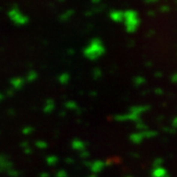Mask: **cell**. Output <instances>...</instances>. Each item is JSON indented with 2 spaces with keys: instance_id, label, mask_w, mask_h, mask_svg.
<instances>
[{
  "instance_id": "15",
  "label": "cell",
  "mask_w": 177,
  "mask_h": 177,
  "mask_svg": "<svg viewBox=\"0 0 177 177\" xmlns=\"http://www.w3.org/2000/svg\"><path fill=\"white\" fill-rule=\"evenodd\" d=\"M127 177H131V176H127Z\"/></svg>"
},
{
  "instance_id": "3",
  "label": "cell",
  "mask_w": 177,
  "mask_h": 177,
  "mask_svg": "<svg viewBox=\"0 0 177 177\" xmlns=\"http://www.w3.org/2000/svg\"><path fill=\"white\" fill-rule=\"evenodd\" d=\"M72 147L74 150H77V151H86V144L84 143L83 141H80V140H74L72 142Z\"/></svg>"
},
{
  "instance_id": "5",
  "label": "cell",
  "mask_w": 177,
  "mask_h": 177,
  "mask_svg": "<svg viewBox=\"0 0 177 177\" xmlns=\"http://www.w3.org/2000/svg\"><path fill=\"white\" fill-rule=\"evenodd\" d=\"M148 107H146V106H133L132 108L130 109V112L133 113V114H136L139 116L141 113H143L146 111V109Z\"/></svg>"
},
{
  "instance_id": "7",
  "label": "cell",
  "mask_w": 177,
  "mask_h": 177,
  "mask_svg": "<svg viewBox=\"0 0 177 177\" xmlns=\"http://www.w3.org/2000/svg\"><path fill=\"white\" fill-rule=\"evenodd\" d=\"M46 162L49 165H55L58 162V158L54 157V155H49V157L46 158Z\"/></svg>"
},
{
  "instance_id": "4",
  "label": "cell",
  "mask_w": 177,
  "mask_h": 177,
  "mask_svg": "<svg viewBox=\"0 0 177 177\" xmlns=\"http://www.w3.org/2000/svg\"><path fill=\"white\" fill-rule=\"evenodd\" d=\"M145 139V136L143 132L141 133H134L132 134V135L130 136V140L133 142V143L135 144H138V143H141L142 141H143Z\"/></svg>"
},
{
  "instance_id": "12",
  "label": "cell",
  "mask_w": 177,
  "mask_h": 177,
  "mask_svg": "<svg viewBox=\"0 0 177 177\" xmlns=\"http://www.w3.org/2000/svg\"><path fill=\"white\" fill-rule=\"evenodd\" d=\"M56 177H68V175H67L66 171L64 170H60L57 172V174H56Z\"/></svg>"
},
{
  "instance_id": "1",
  "label": "cell",
  "mask_w": 177,
  "mask_h": 177,
  "mask_svg": "<svg viewBox=\"0 0 177 177\" xmlns=\"http://www.w3.org/2000/svg\"><path fill=\"white\" fill-rule=\"evenodd\" d=\"M105 166V164L104 161L101 160H95L94 162H92L91 165H90V169L91 171L94 173V174H97V173L100 172L102 169H104V167Z\"/></svg>"
},
{
  "instance_id": "11",
  "label": "cell",
  "mask_w": 177,
  "mask_h": 177,
  "mask_svg": "<svg viewBox=\"0 0 177 177\" xmlns=\"http://www.w3.org/2000/svg\"><path fill=\"white\" fill-rule=\"evenodd\" d=\"M66 107L67 108H69V109H75L77 107V104H75V102H73V101H71V102H67L66 104Z\"/></svg>"
},
{
  "instance_id": "13",
  "label": "cell",
  "mask_w": 177,
  "mask_h": 177,
  "mask_svg": "<svg viewBox=\"0 0 177 177\" xmlns=\"http://www.w3.org/2000/svg\"><path fill=\"white\" fill-rule=\"evenodd\" d=\"M172 126L174 127V128H177V117L173 119V121H172Z\"/></svg>"
},
{
  "instance_id": "6",
  "label": "cell",
  "mask_w": 177,
  "mask_h": 177,
  "mask_svg": "<svg viewBox=\"0 0 177 177\" xmlns=\"http://www.w3.org/2000/svg\"><path fill=\"white\" fill-rule=\"evenodd\" d=\"M54 102L53 101H47L46 104H45V105L44 106V111L45 112V113H50L53 109H54Z\"/></svg>"
},
{
  "instance_id": "14",
  "label": "cell",
  "mask_w": 177,
  "mask_h": 177,
  "mask_svg": "<svg viewBox=\"0 0 177 177\" xmlns=\"http://www.w3.org/2000/svg\"><path fill=\"white\" fill-rule=\"evenodd\" d=\"M90 177H97V176H95V175H92V176H90Z\"/></svg>"
},
{
  "instance_id": "9",
  "label": "cell",
  "mask_w": 177,
  "mask_h": 177,
  "mask_svg": "<svg viewBox=\"0 0 177 177\" xmlns=\"http://www.w3.org/2000/svg\"><path fill=\"white\" fill-rule=\"evenodd\" d=\"M34 129H33V127H31V126H28L26 127V128H24L23 129V133L25 134V135H30V134L33 132Z\"/></svg>"
},
{
  "instance_id": "10",
  "label": "cell",
  "mask_w": 177,
  "mask_h": 177,
  "mask_svg": "<svg viewBox=\"0 0 177 177\" xmlns=\"http://www.w3.org/2000/svg\"><path fill=\"white\" fill-rule=\"evenodd\" d=\"M161 164H162V159L161 158H157L154 161V166L155 168H157V167H160Z\"/></svg>"
},
{
  "instance_id": "2",
  "label": "cell",
  "mask_w": 177,
  "mask_h": 177,
  "mask_svg": "<svg viewBox=\"0 0 177 177\" xmlns=\"http://www.w3.org/2000/svg\"><path fill=\"white\" fill-rule=\"evenodd\" d=\"M152 177H169L167 171L164 167H157L152 173Z\"/></svg>"
},
{
  "instance_id": "8",
  "label": "cell",
  "mask_w": 177,
  "mask_h": 177,
  "mask_svg": "<svg viewBox=\"0 0 177 177\" xmlns=\"http://www.w3.org/2000/svg\"><path fill=\"white\" fill-rule=\"evenodd\" d=\"M35 146H37L38 148H40V150H42V148H47V144L45 143V142H44V141H38V142H37Z\"/></svg>"
}]
</instances>
